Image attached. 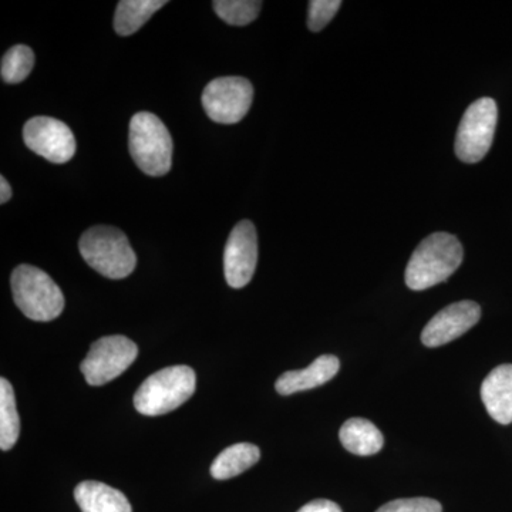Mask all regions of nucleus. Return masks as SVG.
<instances>
[{
	"label": "nucleus",
	"mask_w": 512,
	"mask_h": 512,
	"mask_svg": "<svg viewBox=\"0 0 512 512\" xmlns=\"http://www.w3.org/2000/svg\"><path fill=\"white\" fill-rule=\"evenodd\" d=\"M464 249L454 235L434 232L414 249L407 264L406 285L412 291H426L447 281L463 264Z\"/></svg>",
	"instance_id": "1"
},
{
	"label": "nucleus",
	"mask_w": 512,
	"mask_h": 512,
	"mask_svg": "<svg viewBox=\"0 0 512 512\" xmlns=\"http://www.w3.org/2000/svg\"><path fill=\"white\" fill-rule=\"evenodd\" d=\"M197 387V376L190 366L165 367L144 380L134 394V407L143 416H163L183 406Z\"/></svg>",
	"instance_id": "2"
},
{
	"label": "nucleus",
	"mask_w": 512,
	"mask_h": 512,
	"mask_svg": "<svg viewBox=\"0 0 512 512\" xmlns=\"http://www.w3.org/2000/svg\"><path fill=\"white\" fill-rule=\"evenodd\" d=\"M128 147L134 163L150 177H163L173 165V138L156 114L140 111L130 121Z\"/></svg>",
	"instance_id": "3"
},
{
	"label": "nucleus",
	"mask_w": 512,
	"mask_h": 512,
	"mask_svg": "<svg viewBox=\"0 0 512 512\" xmlns=\"http://www.w3.org/2000/svg\"><path fill=\"white\" fill-rule=\"evenodd\" d=\"M79 249L84 261L106 278L124 279L136 269V252L120 229L107 225L87 229L80 238Z\"/></svg>",
	"instance_id": "4"
},
{
	"label": "nucleus",
	"mask_w": 512,
	"mask_h": 512,
	"mask_svg": "<svg viewBox=\"0 0 512 512\" xmlns=\"http://www.w3.org/2000/svg\"><path fill=\"white\" fill-rule=\"evenodd\" d=\"M13 299L26 318L50 322L59 318L64 309L62 289L42 269L20 265L10 278Z\"/></svg>",
	"instance_id": "5"
},
{
	"label": "nucleus",
	"mask_w": 512,
	"mask_h": 512,
	"mask_svg": "<svg viewBox=\"0 0 512 512\" xmlns=\"http://www.w3.org/2000/svg\"><path fill=\"white\" fill-rule=\"evenodd\" d=\"M497 121V103L490 97L474 101L468 107L458 126L454 146L463 163L476 164L487 156L493 146Z\"/></svg>",
	"instance_id": "6"
},
{
	"label": "nucleus",
	"mask_w": 512,
	"mask_h": 512,
	"mask_svg": "<svg viewBox=\"0 0 512 512\" xmlns=\"http://www.w3.org/2000/svg\"><path fill=\"white\" fill-rule=\"evenodd\" d=\"M137 356L138 348L133 340L121 335L104 336L93 343L80 370L90 386H103L123 375Z\"/></svg>",
	"instance_id": "7"
},
{
	"label": "nucleus",
	"mask_w": 512,
	"mask_h": 512,
	"mask_svg": "<svg viewBox=\"0 0 512 512\" xmlns=\"http://www.w3.org/2000/svg\"><path fill=\"white\" fill-rule=\"evenodd\" d=\"M254 100V86L244 77H218L205 87L202 106L212 121L239 123L247 116Z\"/></svg>",
	"instance_id": "8"
},
{
	"label": "nucleus",
	"mask_w": 512,
	"mask_h": 512,
	"mask_svg": "<svg viewBox=\"0 0 512 512\" xmlns=\"http://www.w3.org/2000/svg\"><path fill=\"white\" fill-rule=\"evenodd\" d=\"M26 146L53 164L69 163L76 154V138L63 121L33 117L23 128Z\"/></svg>",
	"instance_id": "9"
},
{
	"label": "nucleus",
	"mask_w": 512,
	"mask_h": 512,
	"mask_svg": "<svg viewBox=\"0 0 512 512\" xmlns=\"http://www.w3.org/2000/svg\"><path fill=\"white\" fill-rule=\"evenodd\" d=\"M258 264V235L251 221L238 222L225 245L224 272L227 284L241 289L251 282Z\"/></svg>",
	"instance_id": "10"
},
{
	"label": "nucleus",
	"mask_w": 512,
	"mask_h": 512,
	"mask_svg": "<svg viewBox=\"0 0 512 512\" xmlns=\"http://www.w3.org/2000/svg\"><path fill=\"white\" fill-rule=\"evenodd\" d=\"M481 308L473 301L451 303L427 323L421 342L427 348H439L453 342L477 325Z\"/></svg>",
	"instance_id": "11"
},
{
	"label": "nucleus",
	"mask_w": 512,
	"mask_h": 512,
	"mask_svg": "<svg viewBox=\"0 0 512 512\" xmlns=\"http://www.w3.org/2000/svg\"><path fill=\"white\" fill-rule=\"evenodd\" d=\"M340 362L338 357L323 355L318 357L311 366L302 370H289L275 383L276 392L282 396H291L293 393L305 392L323 386L338 375Z\"/></svg>",
	"instance_id": "12"
},
{
	"label": "nucleus",
	"mask_w": 512,
	"mask_h": 512,
	"mask_svg": "<svg viewBox=\"0 0 512 512\" xmlns=\"http://www.w3.org/2000/svg\"><path fill=\"white\" fill-rule=\"evenodd\" d=\"M481 399L488 414L497 423H512V365L495 367L481 386Z\"/></svg>",
	"instance_id": "13"
},
{
	"label": "nucleus",
	"mask_w": 512,
	"mask_h": 512,
	"mask_svg": "<svg viewBox=\"0 0 512 512\" xmlns=\"http://www.w3.org/2000/svg\"><path fill=\"white\" fill-rule=\"evenodd\" d=\"M74 500L82 512H133L126 495L99 481H83L77 485Z\"/></svg>",
	"instance_id": "14"
},
{
	"label": "nucleus",
	"mask_w": 512,
	"mask_h": 512,
	"mask_svg": "<svg viewBox=\"0 0 512 512\" xmlns=\"http://www.w3.org/2000/svg\"><path fill=\"white\" fill-rule=\"evenodd\" d=\"M342 446L356 456H373L384 446L382 431L372 421L355 417L343 424L339 433Z\"/></svg>",
	"instance_id": "15"
},
{
	"label": "nucleus",
	"mask_w": 512,
	"mask_h": 512,
	"mask_svg": "<svg viewBox=\"0 0 512 512\" xmlns=\"http://www.w3.org/2000/svg\"><path fill=\"white\" fill-rule=\"evenodd\" d=\"M261 458V451L251 443H238L225 448L211 466L215 480H229L254 467Z\"/></svg>",
	"instance_id": "16"
},
{
	"label": "nucleus",
	"mask_w": 512,
	"mask_h": 512,
	"mask_svg": "<svg viewBox=\"0 0 512 512\" xmlns=\"http://www.w3.org/2000/svg\"><path fill=\"white\" fill-rule=\"evenodd\" d=\"M165 5L167 2L164 0H121L114 16V29L117 35H133Z\"/></svg>",
	"instance_id": "17"
},
{
	"label": "nucleus",
	"mask_w": 512,
	"mask_h": 512,
	"mask_svg": "<svg viewBox=\"0 0 512 512\" xmlns=\"http://www.w3.org/2000/svg\"><path fill=\"white\" fill-rule=\"evenodd\" d=\"M20 420L12 384L0 379V448L9 451L18 443Z\"/></svg>",
	"instance_id": "18"
},
{
	"label": "nucleus",
	"mask_w": 512,
	"mask_h": 512,
	"mask_svg": "<svg viewBox=\"0 0 512 512\" xmlns=\"http://www.w3.org/2000/svg\"><path fill=\"white\" fill-rule=\"evenodd\" d=\"M35 66V55L32 49L25 45L13 46L2 57L0 73L2 80L8 84L22 83L28 79L30 72Z\"/></svg>",
	"instance_id": "19"
},
{
	"label": "nucleus",
	"mask_w": 512,
	"mask_h": 512,
	"mask_svg": "<svg viewBox=\"0 0 512 512\" xmlns=\"http://www.w3.org/2000/svg\"><path fill=\"white\" fill-rule=\"evenodd\" d=\"M215 13L231 26H247L261 12L262 2L256 0H215Z\"/></svg>",
	"instance_id": "20"
},
{
	"label": "nucleus",
	"mask_w": 512,
	"mask_h": 512,
	"mask_svg": "<svg viewBox=\"0 0 512 512\" xmlns=\"http://www.w3.org/2000/svg\"><path fill=\"white\" fill-rule=\"evenodd\" d=\"M340 0H312L309 2L308 28L318 33L329 25L330 20L339 12Z\"/></svg>",
	"instance_id": "21"
},
{
	"label": "nucleus",
	"mask_w": 512,
	"mask_h": 512,
	"mask_svg": "<svg viewBox=\"0 0 512 512\" xmlns=\"http://www.w3.org/2000/svg\"><path fill=\"white\" fill-rule=\"evenodd\" d=\"M376 512H443V507L433 498H400L382 505Z\"/></svg>",
	"instance_id": "22"
},
{
	"label": "nucleus",
	"mask_w": 512,
	"mask_h": 512,
	"mask_svg": "<svg viewBox=\"0 0 512 512\" xmlns=\"http://www.w3.org/2000/svg\"><path fill=\"white\" fill-rule=\"evenodd\" d=\"M298 512H342V508L333 501L313 500L311 503L303 505Z\"/></svg>",
	"instance_id": "23"
},
{
	"label": "nucleus",
	"mask_w": 512,
	"mask_h": 512,
	"mask_svg": "<svg viewBox=\"0 0 512 512\" xmlns=\"http://www.w3.org/2000/svg\"><path fill=\"white\" fill-rule=\"evenodd\" d=\"M0 192H2V194H0V202L6 204V202L12 198V188H10V184L3 175L2 178H0Z\"/></svg>",
	"instance_id": "24"
}]
</instances>
